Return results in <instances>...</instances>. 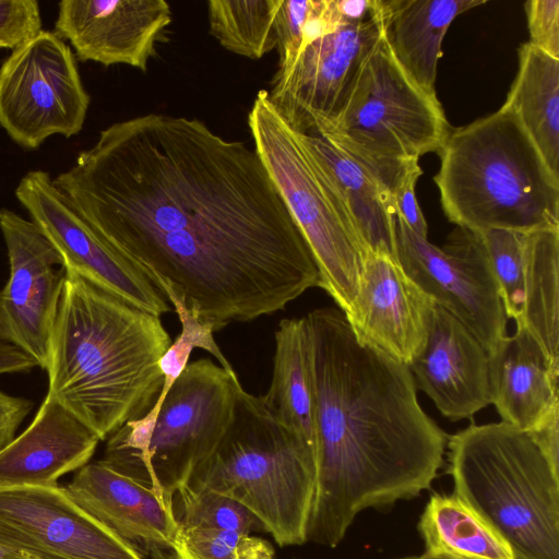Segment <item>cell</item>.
Wrapping results in <instances>:
<instances>
[{
	"mask_svg": "<svg viewBox=\"0 0 559 559\" xmlns=\"http://www.w3.org/2000/svg\"><path fill=\"white\" fill-rule=\"evenodd\" d=\"M53 183L107 243L215 331L321 285L254 148L197 118L115 122Z\"/></svg>",
	"mask_w": 559,
	"mask_h": 559,
	"instance_id": "1",
	"label": "cell"
},
{
	"mask_svg": "<svg viewBox=\"0 0 559 559\" xmlns=\"http://www.w3.org/2000/svg\"><path fill=\"white\" fill-rule=\"evenodd\" d=\"M304 320L317 462L307 542L334 548L362 511L430 489L448 436L421 408L408 366L359 340L341 309Z\"/></svg>",
	"mask_w": 559,
	"mask_h": 559,
	"instance_id": "2",
	"label": "cell"
},
{
	"mask_svg": "<svg viewBox=\"0 0 559 559\" xmlns=\"http://www.w3.org/2000/svg\"><path fill=\"white\" fill-rule=\"evenodd\" d=\"M170 344L160 317L66 271L45 397L104 441L153 407L164 384L159 360Z\"/></svg>",
	"mask_w": 559,
	"mask_h": 559,
	"instance_id": "3",
	"label": "cell"
},
{
	"mask_svg": "<svg viewBox=\"0 0 559 559\" xmlns=\"http://www.w3.org/2000/svg\"><path fill=\"white\" fill-rule=\"evenodd\" d=\"M433 177L444 215L474 231L559 228V177L503 105L450 130Z\"/></svg>",
	"mask_w": 559,
	"mask_h": 559,
	"instance_id": "4",
	"label": "cell"
},
{
	"mask_svg": "<svg viewBox=\"0 0 559 559\" xmlns=\"http://www.w3.org/2000/svg\"><path fill=\"white\" fill-rule=\"evenodd\" d=\"M454 492L516 559H559V474L526 431L504 421L448 436Z\"/></svg>",
	"mask_w": 559,
	"mask_h": 559,
	"instance_id": "5",
	"label": "cell"
},
{
	"mask_svg": "<svg viewBox=\"0 0 559 559\" xmlns=\"http://www.w3.org/2000/svg\"><path fill=\"white\" fill-rule=\"evenodd\" d=\"M316 480L313 449L240 385L224 437L187 485L237 501L284 547L307 543Z\"/></svg>",
	"mask_w": 559,
	"mask_h": 559,
	"instance_id": "6",
	"label": "cell"
},
{
	"mask_svg": "<svg viewBox=\"0 0 559 559\" xmlns=\"http://www.w3.org/2000/svg\"><path fill=\"white\" fill-rule=\"evenodd\" d=\"M240 385L235 371L209 358L189 362L156 411L127 421L106 439L100 461L174 508L176 493L224 437Z\"/></svg>",
	"mask_w": 559,
	"mask_h": 559,
	"instance_id": "7",
	"label": "cell"
},
{
	"mask_svg": "<svg viewBox=\"0 0 559 559\" xmlns=\"http://www.w3.org/2000/svg\"><path fill=\"white\" fill-rule=\"evenodd\" d=\"M450 130L437 94L404 72L380 34L338 114L313 133L353 157L393 197L421 168L423 155L439 152Z\"/></svg>",
	"mask_w": 559,
	"mask_h": 559,
	"instance_id": "8",
	"label": "cell"
},
{
	"mask_svg": "<svg viewBox=\"0 0 559 559\" xmlns=\"http://www.w3.org/2000/svg\"><path fill=\"white\" fill-rule=\"evenodd\" d=\"M253 148L280 190L317 263L321 285L347 312L357 295L365 251L313 152L258 92L248 114Z\"/></svg>",
	"mask_w": 559,
	"mask_h": 559,
	"instance_id": "9",
	"label": "cell"
},
{
	"mask_svg": "<svg viewBox=\"0 0 559 559\" xmlns=\"http://www.w3.org/2000/svg\"><path fill=\"white\" fill-rule=\"evenodd\" d=\"M90 102L75 56L55 32L41 29L0 67V126L25 150L78 134Z\"/></svg>",
	"mask_w": 559,
	"mask_h": 559,
	"instance_id": "10",
	"label": "cell"
},
{
	"mask_svg": "<svg viewBox=\"0 0 559 559\" xmlns=\"http://www.w3.org/2000/svg\"><path fill=\"white\" fill-rule=\"evenodd\" d=\"M396 246L406 274L491 355L508 336V318L480 233L455 227L440 248L396 214Z\"/></svg>",
	"mask_w": 559,
	"mask_h": 559,
	"instance_id": "11",
	"label": "cell"
},
{
	"mask_svg": "<svg viewBox=\"0 0 559 559\" xmlns=\"http://www.w3.org/2000/svg\"><path fill=\"white\" fill-rule=\"evenodd\" d=\"M15 197L56 248L66 271L157 317L170 310L151 277L83 219L47 171L26 173Z\"/></svg>",
	"mask_w": 559,
	"mask_h": 559,
	"instance_id": "12",
	"label": "cell"
},
{
	"mask_svg": "<svg viewBox=\"0 0 559 559\" xmlns=\"http://www.w3.org/2000/svg\"><path fill=\"white\" fill-rule=\"evenodd\" d=\"M0 231L10 267L0 292V341L45 370L66 280L63 261L34 222L11 210L0 209Z\"/></svg>",
	"mask_w": 559,
	"mask_h": 559,
	"instance_id": "13",
	"label": "cell"
},
{
	"mask_svg": "<svg viewBox=\"0 0 559 559\" xmlns=\"http://www.w3.org/2000/svg\"><path fill=\"white\" fill-rule=\"evenodd\" d=\"M0 546L29 559H145L58 485L0 489Z\"/></svg>",
	"mask_w": 559,
	"mask_h": 559,
	"instance_id": "14",
	"label": "cell"
},
{
	"mask_svg": "<svg viewBox=\"0 0 559 559\" xmlns=\"http://www.w3.org/2000/svg\"><path fill=\"white\" fill-rule=\"evenodd\" d=\"M379 37L372 10L369 19L313 40L285 72L274 74L270 102L295 130L313 133L338 114Z\"/></svg>",
	"mask_w": 559,
	"mask_h": 559,
	"instance_id": "15",
	"label": "cell"
},
{
	"mask_svg": "<svg viewBox=\"0 0 559 559\" xmlns=\"http://www.w3.org/2000/svg\"><path fill=\"white\" fill-rule=\"evenodd\" d=\"M171 22L165 0H62L53 32L81 61L146 71Z\"/></svg>",
	"mask_w": 559,
	"mask_h": 559,
	"instance_id": "16",
	"label": "cell"
},
{
	"mask_svg": "<svg viewBox=\"0 0 559 559\" xmlns=\"http://www.w3.org/2000/svg\"><path fill=\"white\" fill-rule=\"evenodd\" d=\"M435 302L399 260L367 252L345 317L362 342L408 366L423 349Z\"/></svg>",
	"mask_w": 559,
	"mask_h": 559,
	"instance_id": "17",
	"label": "cell"
},
{
	"mask_svg": "<svg viewBox=\"0 0 559 559\" xmlns=\"http://www.w3.org/2000/svg\"><path fill=\"white\" fill-rule=\"evenodd\" d=\"M64 489L81 509L145 559H176L175 510L146 485L99 460L81 467Z\"/></svg>",
	"mask_w": 559,
	"mask_h": 559,
	"instance_id": "18",
	"label": "cell"
},
{
	"mask_svg": "<svg viewBox=\"0 0 559 559\" xmlns=\"http://www.w3.org/2000/svg\"><path fill=\"white\" fill-rule=\"evenodd\" d=\"M416 385L451 421L491 404L489 355L457 319L433 305L425 345L408 365Z\"/></svg>",
	"mask_w": 559,
	"mask_h": 559,
	"instance_id": "19",
	"label": "cell"
},
{
	"mask_svg": "<svg viewBox=\"0 0 559 559\" xmlns=\"http://www.w3.org/2000/svg\"><path fill=\"white\" fill-rule=\"evenodd\" d=\"M99 441L73 414L45 397L29 426L0 450V489L55 486L90 463Z\"/></svg>",
	"mask_w": 559,
	"mask_h": 559,
	"instance_id": "20",
	"label": "cell"
},
{
	"mask_svg": "<svg viewBox=\"0 0 559 559\" xmlns=\"http://www.w3.org/2000/svg\"><path fill=\"white\" fill-rule=\"evenodd\" d=\"M558 372L539 343L521 324L489 355L491 404L504 421L530 432L556 406Z\"/></svg>",
	"mask_w": 559,
	"mask_h": 559,
	"instance_id": "21",
	"label": "cell"
},
{
	"mask_svg": "<svg viewBox=\"0 0 559 559\" xmlns=\"http://www.w3.org/2000/svg\"><path fill=\"white\" fill-rule=\"evenodd\" d=\"M485 0H372L381 37L404 72L437 94L442 41L454 19Z\"/></svg>",
	"mask_w": 559,
	"mask_h": 559,
	"instance_id": "22",
	"label": "cell"
},
{
	"mask_svg": "<svg viewBox=\"0 0 559 559\" xmlns=\"http://www.w3.org/2000/svg\"><path fill=\"white\" fill-rule=\"evenodd\" d=\"M361 248L396 260L393 197L358 162L319 134L306 133Z\"/></svg>",
	"mask_w": 559,
	"mask_h": 559,
	"instance_id": "23",
	"label": "cell"
},
{
	"mask_svg": "<svg viewBox=\"0 0 559 559\" xmlns=\"http://www.w3.org/2000/svg\"><path fill=\"white\" fill-rule=\"evenodd\" d=\"M261 399L270 412L316 453L313 385L304 317L280 322L275 332L272 379Z\"/></svg>",
	"mask_w": 559,
	"mask_h": 559,
	"instance_id": "24",
	"label": "cell"
},
{
	"mask_svg": "<svg viewBox=\"0 0 559 559\" xmlns=\"http://www.w3.org/2000/svg\"><path fill=\"white\" fill-rule=\"evenodd\" d=\"M519 68L503 106L511 109L559 177V59L528 41L519 47Z\"/></svg>",
	"mask_w": 559,
	"mask_h": 559,
	"instance_id": "25",
	"label": "cell"
},
{
	"mask_svg": "<svg viewBox=\"0 0 559 559\" xmlns=\"http://www.w3.org/2000/svg\"><path fill=\"white\" fill-rule=\"evenodd\" d=\"M417 530L424 559H516L508 543L455 493H432Z\"/></svg>",
	"mask_w": 559,
	"mask_h": 559,
	"instance_id": "26",
	"label": "cell"
},
{
	"mask_svg": "<svg viewBox=\"0 0 559 559\" xmlns=\"http://www.w3.org/2000/svg\"><path fill=\"white\" fill-rule=\"evenodd\" d=\"M559 228L525 234L524 299L516 323L539 343L559 370Z\"/></svg>",
	"mask_w": 559,
	"mask_h": 559,
	"instance_id": "27",
	"label": "cell"
},
{
	"mask_svg": "<svg viewBox=\"0 0 559 559\" xmlns=\"http://www.w3.org/2000/svg\"><path fill=\"white\" fill-rule=\"evenodd\" d=\"M283 0H211L209 28L226 50L252 60L276 48L275 17Z\"/></svg>",
	"mask_w": 559,
	"mask_h": 559,
	"instance_id": "28",
	"label": "cell"
},
{
	"mask_svg": "<svg viewBox=\"0 0 559 559\" xmlns=\"http://www.w3.org/2000/svg\"><path fill=\"white\" fill-rule=\"evenodd\" d=\"M179 526L250 534L262 530L259 521L237 501L204 488L183 486L174 498Z\"/></svg>",
	"mask_w": 559,
	"mask_h": 559,
	"instance_id": "29",
	"label": "cell"
},
{
	"mask_svg": "<svg viewBox=\"0 0 559 559\" xmlns=\"http://www.w3.org/2000/svg\"><path fill=\"white\" fill-rule=\"evenodd\" d=\"M176 559H274V548L251 534L202 527H178Z\"/></svg>",
	"mask_w": 559,
	"mask_h": 559,
	"instance_id": "30",
	"label": "cell"
},
{
	"mask_svg": "<svg viewBox=\"0 0 559 559\" xmlns=\"http://www.w3.org/2000/svg\"><path fill=\"white\" fill-rule=\"evenodd\" d=\"M478 233L485 242L507 318L515 321L524 299L525 234L506 229Z\"/></svg>",
	"mask_w": 559,
	"mask_h": 559,
	"instance_id": "31",
	"label": "cell"
},
{
	"mask_svg": "<svg viewBox=\"0 0 559 559\" xmlns=\"http://www.w3.org/2000/svg\"><path fill=\"white\" fill-rule=\"evenodd\" d=\"M313 0H283L275 17L278 63L275 73L285 72L301 51L302 28Z\"/></svg>",
	"mask_w": 559,
	"mask_h": 559,
	"instance_id": "32",
	"label": "cell"
},
{
	"mask_svg": "<svg viewBox=\"0 0 559 559\" xmlns=\"http://www.w3.org/2000/svg\"><path fill=\"white\" fill-rule=\"evenodd\" d=\"M41 29L36 0H0V48L13 50Z\"/></svg>",
	"mask_w": 559,
	"mask_h": 559,
	"instance_id": "33",
	"label": "cell"
},
{
	"mask_svg": "<svg viewBox=\"0 0 559 559\" xmlns=\"http://www.w3.org/2000/svg\"><path fill=\"white\" fill-rule=\"evenodd\" d=\"M524 9L528 43L559 59V0H528Z\"/></svg>",
	"mask_w": 559,
	"mask_h": 559,
	"instance_id": "34",
	"label": "cell"
},
{
	"mask_svg": "<svg viewBox=\"0 0 559 559\" xmlns=\"http://www.w3.org/2000/svg\"><path fill=\"white\" fill-rule=\"evenodd\" d=\"M421 175V168L409 174L394 193L393 199L396 214L414 233L428 238V225L415 195V187Z\"/></svg>",
	"mask_w": 559,
	"mask_h": 559,
	"instance_id": "35",
	"label": "cell"
},
{
	"mask_svg": "<svg viewBox=\"0 0 559 559\" xmlns=\"http://www.w3.org/2000/svg\"><path fill=\"white\" fill-rule=\"evenodd\" d=\"M32 408V401L0 390V450L15 438L17 428Z\"/></svg>",
	"mask_w": 559,
	"mask_h": 559,
	"instance_id": "36",
	"label": "cell"
},
{
	"mask_svg": "<svg viewBox=\"0 0 559 559\" xmlns=\"http://www.w3.org/2000/svg\"><path fill=\"white\" fill-rule=\"evenodd\" d=\"M558 417L559 406H556L534 429L527 432L557 474H559Z\"/></svg>",
	"mask_w": 559,
	"mask_h": 559,
	"instance_id": "37",
	"label": "cell"
},
{
	"mask_svg": "<svg viewBox=\"0 0 559 559\" xmlns=\"http://www.w3.org/2000/svg\"><path fill=\"white\" fill-rule=\"evenodd\" d=\"M35 367L38 366L31 356L0 341V374L29 372Z\"/></svg>",
	"mask_w": 559,
	"mask_h": 559,
	"instance_id": "38",
	"label": "cell"
},
{
	"mask_svg": "<svg viewBox=\"0 0 559 559\" xmlns=\"http://www.w3.org/2000/svg\"><path fill=\"white\" fill-rule=\"evenodd\" d=\"M337 14L344 25L369 19L372 14V0H335Z\"/></svg>",
	"mask_w": 559,
	"mask_h": 559,
	"instance_id": "39",
	"label": "cell"
},
{
	"mask_svg": "<svg viewBox=\"0 0 559 559\" xmlns=\"http://www.w3.org/2000/svg\"><path fill=\"white\" fill-rule=\"evenodd\" d=\"M0 559H29L23 554L14 551L10 548L0 546Z\"/></svg>",
	"mask_w": 559,
	"mask_h": 559,
	"instance_id": "40",
	"label": "cell"
},
{
	"mask_svg": "<svg viewBox=\"0 0 559 559\" xmlns=\"http://www.w3.org/2000/svg\"><path fill=\"white\" fill-rule=\"evenodd\" d=\"M396 559H424L421 556H407V557H402V558H396Z\"/></svg>",
	"mask_w": 559,
	"mask_h": 559,
	"instance_id": "41",
	"label": "cell"
}]
</instances>
